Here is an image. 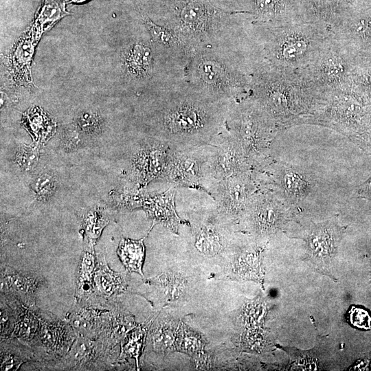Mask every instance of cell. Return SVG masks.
I'll use <instances>...</instances> for the list:
<instances>
[{
  "instance_id": "obj_1",
  "label": "cell",
  "mask_w": 371,
  "mask_h": 371,
  "mask_svg": "<svg viewBox=\"0 0 371 371\" xmlns=\"http://www.w3.org/2000/svg\"><path fill=\"white\" fill-rule=\"evenodd\" d=\"M159 91L153 120L156 139L172 149L210 145L223 131L230 103L203 95L185 78L160 87Z\"/></svg>"
},
{
  "instance_id": "obj_2",
  "label": "cell",
  "mask_w": 371,
  "mask_h": 371,
  "mask_svg": "<svg viewBox=\"0 0 371 371\" xmlns=\"http://www.w3.org/2000/svg\"><path fill=\"white\" fill-rule=\"evenodd\" d=\"M248 96L272 118L280 131L307 124L325 90L306 68L293 69L256 62Z\"/></svg>"
},
{
  "instance_id": "obj_3",
  "label": "cell",
  "mask_w": 371,
  "mask_h": 371,
  "mask_svg": "<svg viewBox=\"0 0 371 371\" xmlns=\"http://www.w3.org/2000/svg\"><path fill=\"white\" fill-rule=\"evenodd\" d=\"M163 22L179 36L190 58L204 49L233 43L246 13L222 10L204 0H161Z\"/></svg>"
},
{
  "instance_id": "obj_4",
  "label": "cell",
  "mask_w": 371,
  "mask_h": 371,
  "mask_svg": "<svg viewBox=\"0 0 371 371\" xmlns=\"http://www.w3.org/2000/svg\"><path fill=\"white\" fill-rule=\"evenodd\" d=\"M249 30L257 48L256 62L300 69L317 58L332 34L330 27L319 22H251Z\"/></svg>"
},
{
  "instance_id": "obj_5",
  "label": "cell",
  "mask_w": 371,
  "mask_h": 371,
  "mask_svg": "<svg viewBox=\"0 0 371 371\" xmlns=\"http://www.w3.org/2000/svg\"><path fill=\"white\" fill-rule=\"evenodd\" d=\"M232 43L204 49L185 67V80L196 91L217 102L231 103L248 96L251 71L243 69Z\"/></svg>"
},
{
  "instance_id": "obj_6",
  "label": "cell",
  "mask_w": 371,
  "mask_h": 371,
  "mask_svg": "<svg viewBox=\"0 0 371 371\" xmlns=\"http://www.w3.org/2000/svg\"><path fill=\"white\" fill-rule=\"evenodd\" d=\"M224 128L241 147L253 169L267 163L273 142L281 131L267 112L249 96L229 104Z\"/></svg>"
},
{
  "instance_id": "obj_7",
  "label": "cell",
  "mask_w": 371,
  "mask_h": 371,
  "mask_svg": "<svg viewBox=\"0 0 371 371\" xmlns=\"http://www.w3.org/2000/svg\"><path fill=\"white\" fill-rule=\"evenodd\" d=\"M307 124L332 128L351 140L371 128V102L351 88L326 91Z\"/></svg>"
},
{
  "instance_id": "obj_8",
  "label": "cell",
  "mask_w": 371,
  "mask_h": 371,
  "mask_svg": "<svg viewBox=\"0 0 371 371\" xmlns=\"http://www.w3.org/2000/svg\"><path fill=\"white\" fill-rule=\"evenodd\" d=\"M357 58L332 32L315 60L306 68L317 85L325 91L349 89Z\"/></svg>"
},
{
  "instance_id": "obj_9",
  "label": "cell",
  "mask_w": 371,
  "mask_h": 371,
  "mask_svg": "<svg viewBox=\"0 0 371 371\" xmlns=\"http://www.w3.org/2000/svg\"><path fill=\"white\" fill-rule=\"evenodd\" d=\"M347 227L340 226L335 218L313 223L304 238L306 245L304 260L317 272L336 280L333 276V261Z\"/></svg>"
},
{
  "instance_id": "obj_10",
  "label": "cell",
  "mask_w": 371,
  "mask_h": 371,
  "mask_svg": "<svg viewBox=\"0 0 371 371\" xmlns=\"http://www.w3.org/2000/svg\"><path fill=\"white\" fill-rule=\"evenodd\" d=\"M210 144L187 149L170 150L165 179L175 187L206 192V163Z\"/></svg>"
},
{
  "instance_id": "obj_11",
  "label": "cell",
  "mask_w": 371,
  "mask_h": 371,
  "mask_svg": "<svg viewBox=\"0 0 371 371\" xmlns=\"http://www.w3.org/2000/svg\"><path fill=\"white\" fill-rule=\"evenodd\" d=\"M252 167L237 142L223 128L212 144L206 163V191L215 181L245 172Z\"/></svg>"
},
{
  "instance_id": "obj_12",
  "label": "cell",
  "mask_w": 371,
  "mask_h": 371,
  "mask_svg": "<svg viewBox=\"0 0 371 371\" xmlns=\"http://www.w3.org/2000/svg\"><path fill=\"white\" fill-rule=\"evenodd\" d=\"M257 190L258 186L248 171L212 183L207 193L216 201L219 213L236 218L244 214Z\"/></svg>"
},
{
  "instance_id": "obj_13",
  "label": "cell",
  "mask_w": 371,
  "mask_h": 371,
  "mask_svg": "<svg viewBox=\"0 0 371 371\" xmlns=\"http://www.w3.org/2000/svg\"><path fill=\"white\" fill-rule=\"evenodd\" d=\"M244 214L247 216L254 231L262 236L276 234L292 217L289 203L270 193H256Z\"/></svg>"
},
{
  "instance_id": "obj_14",
  "label": "cell",
  "mask_w": 371,
  "mask_h": 371,
  "mask_svg": "<svg viewBox=\"0 0 371 371\" xmlns=\"http://www.w3.org/2000/svg\"><path fill=\"white\" fill-rule=\"evenodd\" d=\"M171 148L153 138L145 142L133 155L132 175L139 187L155 179H165Z\"/></svg>"
},
{
  "instance_id": "obj_15",
  "label": "cell",
  "mask_w": 371,
  "mask_h": 371,
  "mask_svg": "<svg viewBox=\"0 0 371 371\" xmlns=\"http://www.w3.org/2000/svg\"><path fill=\"white\" fill-rule=\"evenodd\" d=\"M330 30L356 56H371V8L348 15Z\"/></svg>"
},
{
  "instance_id": "obj_16",
  "label": "cell",
  "mask_w": 371,
  "mask_h": 371,
  "mask_svg": "<svg viewBox=\"0 0 371 371\" xmlns=\"http://www.w3.org/2000/svg\"><path fill=\"white\" fill-rule=\"evenodd\" d=\"M273 176L289 205L304 201L315 186L312 175L298 166L280 164Z\"/></svg>"
},
{
  "instance_id": "obj_17",
  "label": "cell",
  "mask_w": 371,
  "mask_h": 371,
  "mask_svg": "<svg viewBox=\"0 0 371 371\" xmlns=\"http://www.w3.org/2000/svg\"><path fill=\"white\" fill-rule=\"evenodd\" d=\"M300 0H250L251 22H302Z\"/></svg>"
},
{
  "instance_id": "obj_18",
  "label": "cell",
  "mask_w": 371,
  "mask_h": 371,
  "mask_svg": "<svg viewBox=\"0 0 371 371\" xmlns=\"http://www.w3.org/2000/svg\"><path fill=\"white\" fill-rule=\"evenodd\" d=\"M175 187L154 196L142 198L140 203L153 220L161 223L175 234H178L179 225L185 223L177 215L175 205Z\"/></svg>"
},
{
  "instance_id": "obj_19",
  "label": "cell",
  "mask_w": 371,
  "mask_h": 371,
  "mask_svg": "<svg viewBox=\"0 0 371 371\" xmlns=\"http://www.w3.org/2000/svg\"><path fill=\"white\" fill-rule=\"evenodd\" d=\"M302 22H319L330 28L345 17L340 0H300Z\"/></svg>"
},
{
  "instance_id": "obj_20",
  "label": "cell",
  "mask_w": 371,
  "mask_h": 371,
  "mask_svg": "<svg viewBox=\"0 0 371 371\" xmlns=\"http://www.w3.org/2000/svg\"><path fill=\"white\" fill-rule=\"evenodd\" d=\"M69 327L61 322H47L43 321L35 337L38 346L44 350L47 356L58 357L63 355L71 344L72 337Z\"/></svg>"
},
{
  "instance_id": "obj_21",
  "label": "cell",
  "mask_w": 371,
  "mask_h": 371,
  "mask_svg": "<svg viewBox=\"0 0 371 371\" xmlns=\"http://www.w3.org/2000/svg\"><path fill=\"white\" fill-rule=\"evenodd\" d=\"M142 23L150 34L152 40L159 46L179 57L187 64L190 60L183 42L171 28L157 24L146 14L139 11Z\"/></svg>"
},
{
  "instance_id": "obj_22",
  "label": "cell",
  "mask_w": 371,
  "mask_h": 371,
  "mask_svg": "<svg viewBox=\"0 0 371 371\" xmlns=\"http://www.w3.org/2000/svg\"><path fill=\"white\" fill-rule=\"evenodd\" d=\"M1 278V287L27 303L31 302V297L43 282L41 277L34 274L8 269L3 270Z\"/></svg>"
},
{
  "instance_id": "obj_23",
  "label": "cell",
  "mask_w": 371,
  "mask_h": 371,
  "mask_svg": "<svg viewBox=\"0 0 371 371\" xmlns=\"http://www.w3.org/2000/svg\"><path fill=\"white\" fill-rule=\"evenodd\" d=\"M94 291L102 297H111L126 290L125 280L120 273L111 270L105 260H100L94 273Z\"/></svg>"
},
{
  "instance_id": "obj_24",
  "label": "cell",
  "mask_w": 371,
  "mask_h": 371,
  "mask_svg": "<svg viewBox=\"0 0 371 371\" xmlns=\"http://www.w3.org/2000/svg\"><path fill=\"white\" fill-rule=\"evenodd\" d=\"M144 239L135 240L122 238L117 248V255L128 272L143 276L142 267L145 257Z\"/></svg>"
},
{
  "instance_id": "obj_25",
  "label": "cell",
  "mask_w": 371,
  "mask_h": 371,
  "mask_svg": "<svg viewBox=\"0 0 371 371\" xmlns=\"http://www.w3.org/2000/svg\"><path fill=\"white\" fill-rule=\"evenodd\" d=\"M205 338L183 322L179 324L175 341V349L194 358L204 352Z\"/></svg>"
},
{
  "instance_id": "obj_26",
  "label": "cell",
  "mask_w": 371,
  "mask_h": 371,
  "mask_svg": "<svg viewBox=\"0 0 371 371\" xmlns=\"http://www.w3.org/2000/svg\"><path fill=\"white\" fill-rule=\"evenodd\" d=\"M96 260L93 252L86 250L79 265L75 297L80 301L94 291V273Z\"/></svg>"
},
{
  "instance_id": "obj_27",
  "label": "cell",
  "mask_w": 371,
  "mask_h": 371,
  "mask_svg": "<svg viewBox=\"0 0 371 371\" xmlns=\"http://www.w3.org/2000/svg\"><path fill=\"white\" fill-rule=\"evenodd\" d=\"M179 324L172 320H159L157 322L151 335L153 346L157 352L166 355L176 350L175 341Z\"/></svg>"
},
{
  "instance_id": "obj_28",
  "label": "cell",
  "mask_w": 371,
  "mask_h": 371,
  "mask_svg": "<svg viewBox=\"0 0 371 371\" xmlns=\"http://www.w3.org/2000/svg\"><path fill=\"white\" fill-rule=\"evenodd\" d=\"M351 89L371 102V61L358 56L352 72Z\"/></svg>"
},
{
  "instance_id": "obj_29",
  "label": "cell",
  "mask_w": 371,
  "mask_h": 371,
  "mask_svg": "<svg viewBox=\"0 0 371 371\" xmlns=\"http://www.w3.org/2000/svg\"><path fill=\"white\" fill-rule=\"evenodd\" d=\"M14 327L12 335L24 341H30L35 337L39 330V322L34 313L23 306L16 309Z\"/></svg>"
},
{
  "instance_id": "obj_30",
  "label": "cell",
  "mask_w": 371,
  "mask_h": 371,
  "mask_svg": "<svg viewBox=\"0 0 371 371\" xmlns=\"http://www.w3.org/2000/svg\"><path fill=\"white\" fill-rule=\"evenodd\" d=\"M148 282L157 285L163 291L168 301L179 300L184 293L186 287V280L179 274L167 272L154 278L148 280Z\"/></svg>"
},
{
  "instance_id": "obj_31",
  "label": "cell",
  "mask_w": 371,
  "mask_h": 371,
  "mask_svg": "<svg viewBox=\"0 0 371 371\" xmlns=\"http://www.w3.org/2000/svg\"><path fill=\"white\" fill-rule=\"evenodd\" d=\"M67 14L64 2L45 0L38 12L34 26L40 30H47Z\"/></svg>"
},
{
  "instance_id": "obj_32",
  "label": "cell",
  "mask_w": 371,
  "mask_h": 371,
  "mask_svg": "<svg viewBox=\"0 0 371 371\" xmlns=\"http://www.w3.org/2000/svg\"><path fill=\"white\" fill-rule=\"evenodd\" d=\"M146 334V329L142 326H137L131 330L122 342L120 358L122 359L126 358L135 359L138 368L139 357L145 341Z\"/></svg>"
},
{
  "instance_id": "obj_33",
  "label": "cell",
  "mask_w": 371,
  "mask_h": 371,
  "mask_svg": "<svg viewBox=\"0 0 371 371\" xmlns=\"http://www.w3.org/2000/svg\"><path fill=\"white\" fill-rule=\"evenodd\" d=\"M195 247L205 255H214L221 248L220 236L214 228L205 227L196 236Z\"/></svg>"
},
{
  "instance_id": "obj_34",
  "label": "cell",
  "mask_w": 371,
  "mask_h": 371,
  "mask_svg": "<svg viewBox=\"0 0 371 371\" xmlns=\"http://www.w3.org/2000/svg\"><path fill=\"white\" fill-rule=\"evenodd\" d=\"M22 349L14 347H2L1 348V370H16L25 361H27L30 355L19 354Z\"/></svg>"
},
{
  "instance_id": "obj_35",
  "label": "cell",
  "mask_w": 371,
  "mask_h": 371,
  "mask_svg": "<svg viewBox=\"0 0 371 371\" xmlns=\"http://www.w3.org/2000/svg\"><path fill=\"white\" fill-rule=\"evenodd\" d=\"M346 321L353 328L371 330V314L363 306H351L347 312Z\"/></svg>"
},
{
  "instance_id": "obj_36",
  "label": "cell",
  "mask_w": 371,
  "mask_h": 371,
  "mask_svg": "<svg viewBox=\"0 0 371 371\" xmlns=\"http://www.w3.org/2000/svg\"><path fill=\"white\" fill-rule=\"evenodd\" d=\"M24 120H25V124H28L30 130L32 132L38 134L40 130L42 131L46 130V128H50L53 130L54 124L52 120L47 117L42 110L37 108L30 110L25 116L24 115Z\"/></svg>"
},
{
  "instance_id": "obj_37",
  "label": "cell",
  "mask_w": 371,
  "mask_h": 371,
  "mask_svg": "<svg viewBox=\"0 0 371 371\" xmlns=\"http://www.w3.org/2000/svg\"><path fill=\"white\" fill-rule=\"evenodd\" d=\"M32 187L38 197L45 199L52 195L56 188V182L51 175L41 174L34 181Z\"/></svg>"
},
{
  "instance_id": "obj_38",
  "label": "cell",
  "mask_w": 371,
  "mask_h": 371,
  "mask_svg": "<svg viewBox=\"0 0 371 371\" xmlns=\"http://www.w3.org/2000/svg\"><path fill=\"white\" fill-rule=\"evenodd\" d=\"M79 128L87 134H95L100 131L102 122L95 113L83 112L77 119Z\"/></svg>"
},
{
  "instance_id": "obj_39",
  "label": "cell",
  "mask_w": 371,
  "mask_h": 371,
  "mask_svg": "<svg viewBox=\"0 0 371 371\" xmlns=\"http://www.w3.org/2000/svg\"><path fill=\"white\" fill-rule=\"evenodd\" d=\"M38 157V153L35 147L24 146L16 154V161L23 170H30L36 165Z\"/></svg>"
},
{
  "instance_id": "obj_40",
  "label": "cell",
  "mask_w": 371,
  "mask_h": 371,
  "mask_svg": "<svg viewBox=\"0 0 371 371\" xmlns=\"http://www.w3.org/2000/svg\"><path fill=\"white\" fill-rule=\"evenodd\" d=\"M106 222L97 215H90L85 222L87 234L91 238H97Z\"/></svg>"
},
{
  "instance_id": "obj_41",
  "label": "cell",
  "mask_w": 371,
  "mask_h": 371,
  "mask_svg": "<svg viewBox=\"0 0 371 371\" xmlns=\"http://www.w3.org/2000/svg\"><path fill=\"white\" fill-rule=\"evenodd\" d=\"M340 1L345 14V17L354 12L371 8V0Z\"/></svg>"
},
{
  "instance_id": "obj_42",
  "label": "cell",
  "mask_w": 371,
  "mask_h": 371,
  "mask_svg": "<svg viewBox=\"0 0 371 371\" xmlns=\"http://www.w3.org/2000/svg\"><path fill=\"white\" fill-rule=\"evenodd\" d=\"M367 154L371 155V128L351 139Z\"/></svg>"
},
{
  "instance_id": "obj_43",
  "label": "cell",
  "mask_w": 371,
  "mask_h": 371,
  "mask_svg": "<svg viewBox=\"0 0 371 371\" xmlns=\"http://www.w3.org/2000/svg\"><path fill=\"white\" fill-rule=\"evenodd\" d=\"M356 193L359 197L371 201V175L358 186Z\"/></svg>"
},
{
  "instance_id": "obj_44",
  "label": "cell",
  "mask_w": 371,
  "mask_h": 371,
  "mask_svg": "<svg viewBox=\"0 0 371 371\" xmlns=\"http://www.w3.org/2000/svg\"><path fill=\"white\" fill-rule=\"evenodd\" d=\"M371 369V352L368 354V356L363 357L358 360L351 367L352 370H367Z\"/></svg>"
},
{
  "instance_id": "obj_45",
  "label": "cell",
  "mask_w": 371,
  "mask_h": 371,
  "mask_svg": "<svg viewBox=\"0 0 371 371\" xmlns=\"http://www.w3.org/2000/svg\"><path fill=\"white\" fill-rule=\"evenodd\" d=\"M74 2H82L84 1H86V0H72Z\"/></svg>"
},
{
  "instance_id": "obj_46",
  "label": "cell",
  "mask_w": 371,
  "mask_h": 371,
  "mask_svg": "<svg viewBox=\"0 0 371 371\" xmlns=\"http://www.w3.org/2000/svg\"><path fill=\"white\" fill-rule=\"evenodd\" d=\"M367 58H368L371 61V56Z\"/></svg>"
}]
</instances>
